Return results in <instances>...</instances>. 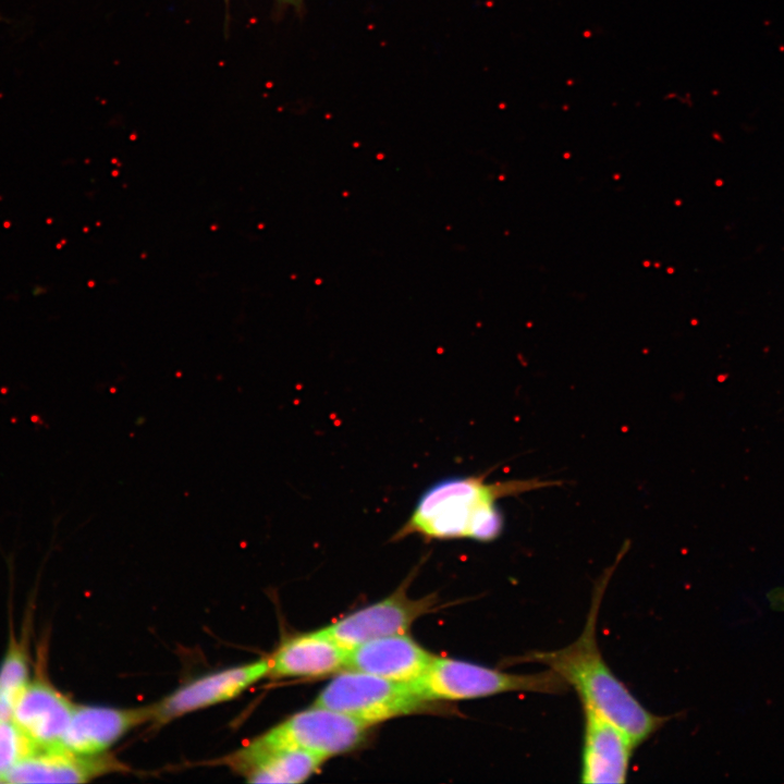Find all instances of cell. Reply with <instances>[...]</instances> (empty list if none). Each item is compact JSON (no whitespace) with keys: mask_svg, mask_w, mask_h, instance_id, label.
I'll return each mask as SVG.
<instances>
[{"mask_svg":"<svg viewBox=\"0 0 784 784\" xmlns=\"http://www.w3.org/2000/svg\"><path fill=\"white\" fill-rule=\"evenodd\" d=\"M613 567L596 585L591 608L579 637L554 651H532L519 662L540 663L573 687L587 706L620 727L637 746L654 734L667 720L649 712L613 674L599 651L596 624L601 599Z\"/></svg>","mask_w":784,"mask_h":784,"instance_id":"obj_1","label":"cell"},{"mask_svg":"<svg viewBox=\"0 0 784 784\" xmlns=\"http://www.w3.org/2000/svg\"><path fill=\"white\" fill-rule=\"evenodd\" d=\"M486 477L454 476L434 482L420 495L394 539L418 534L429 540L492 541L504 526L499 500L560 483L538 478L490 482Z\"/></svg>","mask_w":784,"mask_h":784,"instance_id":"obj_2","label":"cell"},{"mask_svg":"<svg viewBox=\"0 0 784 784\" xmlns=\"http://www.w3.org/2000/svg\"><path fill=\"white\" fill-rule=\"evenodd\" d=\"M426 700H463L509 691L561 694L568 685L553 671L513 674L482 665L433 657L425 673L409 682Z\"/></svg>","mask_w":784,"mask_h":784,"instance_id":"obj_3","label":"cell"},{"mask_svg":"<svg viewBox=\"0 0 784 784\" xmlns=\"http://www.w3.org/2000/svg\"><path fill=\"white\" fill-rule=\"evenodd\" d=\"M314 706L342 712L367 725L400 715L428 711L411 683L347 670L336 675L318 695Z\"/></svg>","mask_w":784,"mask_h":784,"instance_id":"obj_4","label":"cell"},{"mask_svg":"<svg viewBox=\"0 0 784 784\" xmlns=\"http://www.w3.org/2000/svg\"><path fill=\"white\" fill-rule=\"evenodd\" d=\"M369 725L342 712L314 706L287 718L250 743L259 748L301 749L324 759L359 746Z\"/></svg>","mask_w":784,"mask_h":784,"instance_id":"obj_5","label":"cell"},{"mask_svg":"<svg viewBox=\"0 0 784 784\" xmlns=\"http://www.w3.org/2000/svg\"><path fill=\"white\" fill-rule=\"evenodd\" d=\"M434 603L433 595L413 599L400 588L388 598L353 612L321 630L351 650L372 639L405 634Z\"/></svg>","mask_w":784,"mask_h":784,"instance_id":"obj_6","label":"cell"},{"mask_svg":"<svg viewBox=\"0 0 784 784\" xmlns=\"http://www.w3.org/2000/svg\"><path fill=\"white\" fill-rule=\"evenodd\" d=\"M269 674L268 658L207 674L177 688L152 706V722L173 719L235 698Z\"/></svg>","mask_w":784,"mask_h":784,"instance_id":"obj_7","label":"cell"},{"mask_svg":"<svg viewBox=\"0 0 784 784\" xmlns=\"http://www.w3.org/2000/svg\"><path fill=\"white\" fill-rule=\"evenodd\" d=\"M44 653L39 652L35 677L19 697L12 720L36 747H52L61 745L76 705L48 679Z\"/></svg>","mask_w":784,"mask_h":784,"instance_id":"obj_8","label":"cell"},{"mask_svg":"<svg viewBox=\"0 0 784 784\" xmlns=\"http://www.w3.org/2000/svg\"><path fill=\"white\" fill-rule=\"evenodd\" d=\"M126 767L106 752L81 755L63 746L35 747L3 783H85Z\"/></svg>","mask_w":784,"mask_h":784,"instance_id":"obj_9","label":"cell"},{"mask_svg":"<svg viewBox=\"0 0 784 784\" xmlns=\"http://www.w3.org/2000/svg\"><path fill=\"white\" fill-rule=\"evenodd\" d=\"M584 710L583 783H625L636 745L614 723L590 707Z\"/></svg>","mask_w":784,"mask_h":784,"instance_id":"obj_10","label":"cell"},{"mask_svg":"<svg viewBox=\"0 0 784 784\" xmlns=\"http://www.w3.org/2000/svg\"><path fill=\"white\" fill-rule=\"evenodd\" d=\"M152 706H75L61 746L81 755L103 754L132 728L152 720Z\"/></svg>","mask_w":784,"mask_h":784,"instance_id":"obj_11","label":"cell"},{"mask_svg":"<svg viewBox=\"0 0 784 784\" xmlns=\"http://www.w3.org/2000/svg\"><path fill=\"white\" fill-rule=\"evenodd\" d=\"M433 657L411 637L399 634L354 647L344 669L409 683L425 673Z\"/></svg>","mask_w":784,"mask_h":784,"instance_id":"obj_12","label":"cell"},{"mask_svg":"<svg viewBox=\"0 0 784 784\" xmlns=\"http://www.w3.org/2000/svg\"><path fill=\"white\" fill-rule=\"evenodd\" d=\"M347 649L321 629L285 639L269 660L271 677H320L345 667Z\"/></svg>","mask_w":784,"mask_h":784,"instance_id":"obj_13","label":"cell"},{"mask_svg":"<svg viewBox=\"0 0 784 784\" xmlns=\"http://www.w3.org/2000/svg\"><path fill=\"white\" fill-rule=\"evenodd\" d=\"M326 759L301 749L259 748L248 743L226 758V763L249 783H302Z\"/></svg>","mask_w":784,"mask_h":784,"instance_id":"obj_14","label":"cell"},{"mask_svg":"<svg viewBox=\"0 0 784 784\" xmlns=\"http://www.w3.org/2000/svg\"><path fill=\"white\" fill-rule=\"evenodd\" d=\"M28 635L17 639L10 636L7 652L0 664V719H12L14 706L29 683L30 657Z\"/></svg>","mask_w":784,"mask_h":784,"instance_id":"obj_15","label":"cell"},{"mask_svg":"<svg viewBox=\"0 0 784 784\" xmlns=\"http://www.w3.org/2000/svg\"><path fill=\"white\" fill-rule=\"evenodd\" d=\"M35 747L12 719H0V783Z\"/></svg>","mask_w":784,"mask_h":784,"instance_id":"obj_16","label":"cell"},{"mask_svg":"<svg viewBox=\"0 0 784 784\" xmlns=\"http://www.w3.org/2000/svg\"><path fill=\"white\" fill-rule=\"evenodd\" d=\"M277 1L284 5H292L295 8H301L304 0H277Z\"/></svg>","mask_w":784,"mask_h":784,"instance_id":"obj_17","label":"cell"}]
</instances>
